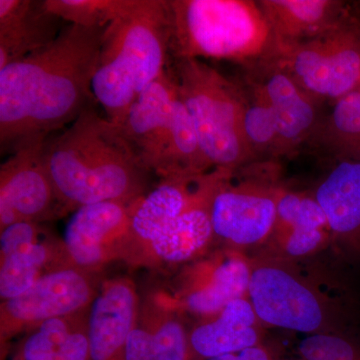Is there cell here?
I'll list each match as a JSON object with an SVG mask.
<instances>
[{
  "mask_svg": "<svg viewBox=\"0 0 360 360\" xmlns=\"http://www.w3.org/2000/svg\"><path fill=\"white\" fill-rule=\"evenodd\" d=\"M207 360H274L269 352L262 345L248 348L238 354H227Z\"/></svg>",
  "mask_w": 360,
  "mask_h": 360,
  "instance_id": "f546056e",
  "label": "cell"
},
{
  "mask_svg": "<svg viewBox=\"0 0 360 360\" xmlns=\"http://www.w3.org/2000/svg\"><path fill=\"white\" fill-rule=\"evenodd\" d=\"M245 134L255 158L264 153L278 155V132L274 112L252 89L250 98L246 97Z\"/></svg>",
  "mask_w": 360,
  "mask_h": 360,
  "instance_id": "484cf974",
  "label": "cell"
},
{
  "mask_svg": "<svg viewBox=\"0 0 360 360\" xmlns=\"http://www.w3.org/2000/svg\"><path fill=\"white\" fill-rule=\"evenodd\" d=\"M72 265L63 239L44 236L34 245L0 260L1 302L22 295L45 274Z\"/></svg>",
  "mask_w": 360,
  "mask_h": 360,
  "instance_id": "44dd1931",
  "label": "cell"
},
{
  "mask_svg": "<svg viewBox=\"0 0 360 360\" xmlns=\"http://www.w3.org/2000/svg\"><path fill=\"white\" fill-rule=\"evenodd\" d=\"M104 30L68 25L51 44L0 70L2 155L44 142L92 105Z\"/></svg>",
  "mask_w": 360,
  "mask_h": 360,
  "instance_id": "6da1fadb",
  "label": "cell"
},
{
  "mask_svg": "<svg viewBox=\"0 0 360 360\" xmlns=\"http://www.w3.org/2000/svg\"><path fill=\"white\" fill-rule=\"evenodd\" d=\"M134 202L105 201L75 212L63 238L73 264L91 272L115 262L136 265L130 212Z\"/></svg>",
  "mask_w": 360,
  "mask_h": 360,
  "instance_id": "9c48e42d",
  "label": "cell"
},
{
  "mask_svg": "<svg viewBox=\"0 0 360 360\" xmlns=\"http://www.w3.org/2000/svg\"><path fill=\"white\" fill-rule=\"evenodd\" d=\"M288 231H329L326 213L314 194L281 191L272 233Z\"/></svg>",
  "mask_w": 360,
  "mask_h": 360,
  "instance_id": "d4e9b609",
  "label": "cell"
},
{
  "mask_svg": "<svg viewBox=\"0 0 360 360\" xmlns=\"http://www.w3.org/2000/svg\"><path fill=\"white\" fill-rule=\"evenodd\" d=\"M148 323L150 360H193L189 329L167 293H153L139 305Z\"/></svg>",
  "mask_w": 360,
  "mask_h": 360,
  "instance_id": "7402d4cb",
  "label": "cell"
},
{
  "mask_svg": "<svg viewBox=\"0 0 360 360\" xmlns=\"http://www.w3.org/2000/svg\"><path fill=\"white\" fill-rule=\"evenodd\" d=\"M233 172L214 169L205 174L198 193L179 217L165 225L146 245L141 265L180 264L194 262L215 238L212 208L222 182Z\"/></svg>",
  "mask_w": 360,
  "mask_h": 360,
  "instance_id": "5bb4252c",
  "label": "cell"
},
{
  "mask_svg": "<svg viewBox=\"0 0 360 360\" xmlns=\"http://www.w3.org/2000/svg\"><path fill=\"white\" fill-rule=\"evenodd\" d=\"M60 21L44 1L0 0V70L51 44Z\"/></svg>",
  "mask_w": 360,
  "mask_h": 360,
  "instance_id": "d6986e66",
  "label": "cell"
},
{
  "mask_svg": "<svg viewBox=\"0 0 360 360\" xmlns=\"http://www.w3.org/2000/svg\"><path fill=\"white\" fill-rule=\"evenodd\" d=\"M170 56L234 61L251 70L274 65L278 45L259 1L170 0Z\"/></svg>",
  "mask_w": 360,
  "mask_h": 360,
  "instance_id": "277c9868",
  "label": "cell"
},
{
  "mask_svg": "<svg viewBox=\"0 0 360 360\" xmlns=\"http://www.w3.org/2000/svg\"><path fill=\"white\" fill-rule=\"evenodd\" d=\"M248 300L264 326L298 333L338 331L335 303L286 258L262 253L250 259Z\"/></svg>",
  "mask_w": 360,
  "mask_h": 360,
  "instance_id": "8992f818",
  "label": "cell"
},
{
  "mask_svg": "<svg viewBox=\"0 0 360 360\" xmlns=\"http://www.w3.org/2000/svg\"><path fill=\"white\" fill-rule=\"evenodd\" d=\"M259 4L276 37L279 54L328 32L350 7L335 0H262Z\"/></svg>",
  "mask_w": 360,
  "mask_h": 360,
  "instance_id": "ffe728a7",
  "label": "cell"
},
{
  "mask_svg": "<svg viewBox=\"0 0 360 360\" xmlns=\"http://www.w3.org/2000/svg\"><path fill=\"white\" fill-rule=\"evenodd\" d=\"M303 360H360V347L338 331L315 333L300 342Z\"/></svg>",
  "mask_w": 360,
  "mask_h": 360,
  "instance_id": "4316f807",
  "label": "cell"
},
{
  "mask_svg": "<svg viewBox=\"0 0 360 360\" xmlns=\"http://www.w3.org/2000/svg\"><path fill=\"white\" fill-rule=\"evenodd\" d=\"M139 305L131 279L113 277L101 283L90 310V360H127V338Z\"/></svg>",
  "mask_w": 360,
  "mask_h": 360,
  "instance_id": "2e32d148",
  "label": "cell"
},
{
  "mask_svg": "<svg viewBox=\"0 0 360 360\" xmlns=\"http://www.w3.org/2000/svg\"><path fill=\"white\" fill-rule=\"evenodd\" d=\"M314 196L333 238L350 257L360 259V161H338Z\"/></svg>",
  "mask_w": 360,
  "mask_h": 360,
  "instance_id": "ac0fdd59",
  "label": "cell"
},
{
  "mask_svg": "<svg viewBox=\"0 0 360 360\" xmlns=\"http://www.w3.org/2000/svg\"><path fill=\"white\" fill-rule=\"evenodd\" d=\"M49 13L68 25L105 28L124 11L129 0H44Z\"/></svg>",
  "mask_w": 360,
  "mask_h": 360,
  "instance_id": "cb8c5ba5",
  "label": "cell"
},
{
  "mask_svg": "<svg viewBox=\"0 0 360 360\" xmlns=\"http://www.w3.org/2000/svg\"><path fill=\"white\" fill-rule=\"evenodd\" d=\"M44 142L15 151L0 167V231L16 222H39L60 212L44 165Z\"/></svg>",
  "mask_w": 360,
  "mask_h": 360,
  "instance_id": "4fadbf2b",
  "label": "cell"
},
{
  "mask_svg": "<svg viewBox=\"0 0 360 360\" xmlns=\"http://www.w3.org/2000/svg\"><path fill=\"white\" fill-rule=\"evenodd\" d=\"M309 141L336 161H360V87L335 101Z\"/></svg>",
  "mask_w": 360,
  "mask_h": 360,
  "instance_id": "603a6c76",
  "label": "cell"
},
{
  "mask_svg": "<svg viewBox=\"0 0 360 360\" xmlns=\"http://www.w3.org/2000/svg\"><path fill=\"white\" fill-rule=\"evenodd\" d=\"M170 13L165 0H129L104 30L92 94L120 125L132 104L167 68Z\"/></svg>",
  "mask_w": 360,
  "mask_h": 360,
  "instance_id": "3957f363",
  "label": "cell"
},
{
  "mask_svg": "<svg viewBox=\"0 0 360 360\" xmlns=\"http://www.w3.org/2000/svg\"><path fill=\"white\" fill-rule=\"evenodd\" d=\"M262 326L248 297L233 300L189 329L191 359L207 360L262 345Z\"/></svg>",
  "mask_w": 360,
  "mask_h": 360,
  "instance_id": "e0dca14e",
  "label": "cell"
},
{
  "mask_svg": "<svg viewBox=\"0 0 360 360\" xmlns=\"http://www.w3.org/2000/svg\"><path fill=\"white\" fill-rule=\"evenodd\" d=\"M179 101L176 84L167 68L135 101L120 125L143 167L161 179L170 176Z\"/></svg>",
  "mask_w": 360,
  "mask_h": 360,
  "instance_id": "8fae6325",
  "label": "cell"
},
{
  "mask_svg": "<svg viewBox=\"0 0 360 360\" xmlns=\"http://www.w3.org/2000/svg\"><path fill=\"white\" fill-rule=\"evenodd\" d=\"M250 259L238 250H219L182 270L170 302L179 311L203 317L217 314L229 302L248 297Z\"/></svg>",
  "mask_w": 360,
  "mask_h": 360,
  "instance_id": "7c38bea8",
  "label": "cell"
},
{
  "mask_svg": "<svg viewBox=\"0 0 360 360\" xmlns=\"http://www.w3.org/2000/svg\"><path fill=\"white\" fill-rule=\"evenodd\" d=\"M316 101H338L360 87V6L328 32L279 54L276 63Z\"/></svg>",
  "mask_w": 360,
  "mask_h": 360,
  "instance_id": "52a82bcc",
  "label": "cell"
},
{
  "mask_svg": "<svg viewBox=\"0 0 360 360\" xmlns=\"http://www.w3.org/2000/svg\"><path fill=\"white\" fill-rule=\"evenodd\" d=\"M252 71L251 89L269 104L278 132V155L309 141L319 120L317 101L302 89L293 78L276 65Z\"/></svg>",
  "mask_w": 360,
  "mask_h": 360,
  "instance_id": "9a60e30c",
  "label": "cell"
},
{
  "mask_svg": "<svg viewBox=\"0 0 360 360\" xmlns=\"http://www.w3.org/2000/svg\"><path fill=\"white\" fill-rule=\"evenodd\" d=\"M44 236L39 222L20 221L9 225L1 231L0 260L34 245Z\"/></svg>",
  "mask_w": 360,
  "mask_h": 360,
  "instance_id": "f1b7e54d",
  "label": "cell"
},
{
  "mask_svg": "<svg viewBox=\"0 0 360 360\" xmlns=\"http://www.w3.org/2000/svg\"><path fill=\"white\" fill-rule=\"evenodd\" d=\"M44 160L60 212L146 195L150 172L142 165L120 125L92 105L63 134L46 139Z\"/></svg>",
  "mask_w": 360,
  "mask_h": 360,
  "instance_id": "7a4b0ae2",
  "label": "cell"
},
{
  "mask_svg": "<svg viewBox=\"0 0 360 360\" xmlns=\"http://www.w3.org/2000/svg\"><path fill=\"white\" fill-rule=\"evenodd\" d=\"M101 283L96 272L72 266L40 277L22 295L0 304V347L41 322L90 309Z\"/></svg>",
  "mask_w": 360,
  "mask_h": 360,
  "instance_id": "ba28073f",
  "label": "cell"
},
{
  "mask_svg": "<svg viewBox=\"0 0 360 360\" xmlns=\"http://www.w3.org/2000/svg\"><path fill=\"white\" fill-rule=\"evenodd\" d=\"M169 70L212 167L236 172L255 160L245 134V90L201 59L174 58Z\"/></svg>",
  "mask_w": 360,
  "mask_h": 360,
  "instance_id": "5b68a950",
  "label": "cell"
},
{
  "mask_svg": "<svg viewBox=\"0 0 360 360\" xmlns=\"http://www.w3.org/2000/svg\"><path fill=\"white\" fill-rule=\"evenodd\" d=\"M90 310L77 312L72 328L56 349V360H90Z\"/></svg>",
  "mask_w": 360,
  "mask_h": 360,
  "instance_id": "83f0119b",
  "label": "cell"
},
{
  "mask_svg": "<svg viewBox=\"0 0 360 360\" xmlns=\"http://www.w3.org/2000/svg\"><path fill=\"white\" fill-rule=\"evenodd\" d=\"M233 174L222 182L213 198L212 217L215 238L234 250L267 243L277 215L283 189L265 177L234 184Z\"/></svg>",
  "mask_w": 360,
  "mask_h": 360,
  "instance_id": "30bf717a",
  "label": "cell"
},
{
  "mask_svg": "<svg viewBox=\"0 0 360 360\" xmlns=\"http://www.w3.org/2000/svg\"><path fill=\"white\" fill-rule=\"evenodd\" d=\"M303 360V359H302Z\"/></svg>",
  "mask_w": 360,
  "mask_h": 360,
  "instance_id": "4dcf8cb0",
  "label": "cell"
}]
</instances>
